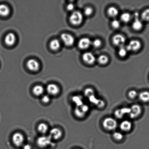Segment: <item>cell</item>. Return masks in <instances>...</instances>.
<instances>
[{"mask_svg":"<svg viewBox=\"0 0 149 149\" xmlns=\"http://www.w3.org/2000/svg\"><path fill=\"white\" fill-rule=\"evenodd\" d=\"M102 126L104 129L108 131L115 130L118 126V122L116 119L111 117H107L103 119Z\"/></svg>","mask_w":149,"mask_h":149,"instance_id":"cell-1","label":"cell"},{"mask_svg":"<svg viewBox=\"0 0 149 149\" xmlns=\"http://www.w3.org/2000/svg\"><path fill=\"white\" fill-rule=\"evenodd\" d=\"M82 14L79 11H75L71 14L70 17V21L74 26H78L81 24L83 20Z\"/></svg>","mask_w":149,"mask_h":149,"instance_id":"cell-2","label":"cell"},{"mask_svg":"<svg viewBox=\"0 0 149 149\" xmlns=\"http://www.w3.org/2000/svg\"><path fill=\"white\" fill-rule=\"evenodd\" d=\"M36 144L40 148H46L52 144V139L49 136H42L37 139L36 140Z\"/></svg>","mask_w":149,"mask_h":149,"instance_id":"cell-3","label":"cell"},{"mask_svg":"<svg viewBox=\"0 0 149 149\" xmlns=\"http://www.w3.org/2000/svg\"><path fill=\"white\" fill-rule=\"evenodd\" d=\"M130 109L131 112L129 115L131 119H134L138 118L142 113V107L139 104H133L131 107Z\"/></svg>","mask_w":149,"mask_h":149,"instance_id":"cell-4","label":"cell"},{"mask_svg":"<svg viewBox=\"0 0 149 149\" xmlns=\"http://www.w3.org/2000/svg\"><path fill=\"white\" fill-rule=\"evenodd\" d=\"M13 144L16 146H22L24 142V137L22 134L19 132L15 133L12 138Z\"/></svg>","mask_w":149,"mask_h":149,"instance_id":"cell-5","label":"cell"},{"mask_svg":"<svg viewBox=\"0 0 149 149\" xmlns=\"http://www.w3.org/2000/svg\"><path fill=\"white\" fill-rule=\"evenodd\" d=\"M112 43L115 46L123 47L126 42V39L121 34L115 35L112 38Z\"/></svg>","mask_w":149,"mask_h":149,"instance_id":"cell-6","label":"cell"},{"mask_svg":"<svg viewBox=\"0 0 149 149\" xmlns=\"http://www.w3.org/2000/svg\"><path fill=\"white\" fill-rule=\"evenodd\" d=\"M46 91L49 95L55 96L59 94L60 92V89L57 85L49 84L46 87Z\"/></svg>","mask_w":149,"mask_h":149,"instance_id":"cell-7","label":"cell"},{"mask_svg":"<svg viewBox=\"0 0 149 149\" xmlns=\"http://www.w3.org/2000/svg\"><path fill=\"white\" fill-rule=\"evenodd\" d=\"M141 43L138 40H132L126 46V49L128 51L136 52L141 49Z\"/></svg>","mask_w":149,"mask_h":149,"instance_id":"cell-8","label":"cell"},{"mask_svg":"<svg viewBox=\"0 0 149 149\" xmlns=\"http://www.w3.org/2000/svg\"><path fill=\"white\" fill-rule=\"evenodd\" d=\"M61 38L62 42L66 46H70L74 44V39L73 36L68 33H63L61 35Z\"/></svg>","mask_w":149,"mask_h":149,"instance_id":"cell-9","label":"cell"},{"mask_svg":"<svg viewBox=\"0 0 149 149\" xmlns=\"http://www.w3.org/2000/svg\"><path fill=\"white\" fill-rule=\"evenodd\" d=\"M63 132L60 128L55 127L52 128L49 131V136L52 139L58 140L62 138Z\"/></svg>","mask_w":149,"mask_h":149,"instance_id":"cell-10","label":"cell"},{"mask_svg":"<svg viewBox=\"0 0 149 149\" xmlns=\"http://www.w3.org/2000/svg\"><path fill=\"white\" fill-rule=\"evenodd\" d=\"M82 59L88 65H92L96 61V58L94 55L90 52H86L83 54Z\"/></svg>","mask_w":149,"mask_h":149,"instance_id":"cell-11","label":"cell"},{"mask_svg":"<svg viewBox=\"0 0 149 149\" xmlns=\"http://www.w3.org/2000/svg\"><path fill=\"white\" fill-rule=\"evenodd\" d=\"M92 45V42L87 38H83L80 39L78 43V46L79 49H88Z\"/></svg>","mask_w":149,"mask_h":149,"instance_id":"cell-12","label":"cell"},{"mask_svg":"<svg viewBox=\"0 0 149 149\" xmlns=\"http://www.w3.org/2000/svg\"><path fill=\"white\" fill-rule=\"evenodd\" d=\"M120 128L123 132H128L132 129V122L129 120H125L122 121L119 125Z\"/></svg>","mask_w":149,"mask_h":149,"instance_id":"cell-13","label":"cell"},{"mask_svg":"<svg viewBox=\"0 0 149 149\" xmlns=\"http://www.w3.org/2000/svg\"><path fill=\"white\" fill-rule=\"evenodd\" d=\"M27 66L30 70L36 71L39 69V64L36 60L30 59L27 61Z\"/></svg>","mask_w":149,"mask_h":149,"instance_id":"cell-14","label":"cell"},{"mask_svg":"<svg viewBox=\"0 0 149 149\" xmlns=\"http://www.w3.org/2000/svg\"><path fill=\"white\" fill-rule=\"evenodd\" d=\"M16 41L15 35L13 33H9L6 36L4 42L8 46H12L14 44Z\"/></svg>","mask_w":149,"mask_h":149,"instance_id":"cell-15","label":"cell"},{"mask_svg":"<svg viewBox=\"0 0 149 149\" xmlns=\"http://www.w3.org/2000/svg\"><path fill=\"white\" fill-rule=\"evenodd\" d=\"M32 91L35 96H39L43 95L45 90L43 86L36 85L33 87Z\"/></svg>","mask_w":149,"mask_h":149,"instance_id":"cell-16","label":"cell"},{"mask_svg":"<svg viewBox=\"0 0 149 149\" xmlns=\"http://www.w3.org/2000/svg\"><path fill=\"white\" fill-rule=\"evenodd\" d=\"M138 97L141 101L146 103L149 102V92L143 91L138 95Z\"/></svg>","mask_w":149,"mask_h":149,"instance_id":"cell-17","label":"cell"},{"mask_svg":"<svg viewBox=\"0 0 149 149\" xmlns=\"http://www.w3.org/2000/svg\"><path fill=\"white\" fill-rule=\"evenodd\" d=\"M10 9L7 6L4 4L0 5V15L6 17L10 13Z\"/></svg>","mask_w":149,"mask_h":149,"instance_id":"cell-18","label":"cell"},{"mask_svg":"<svg viewBox=\"0 0 149 149\" xmlns=\"http://www.w3.org/2000/svg\"><path fill=\"white\" fill-rule=\"evenodd\" d=\"M49 127L46 123H40L38 126V130L42 134H45L49 131Z\"/></svg>","mask_w":149,"mask_h":149,"instance_id":"cell-19","label":"cell"},{"mask_svg":"<svg viewBox=\"0 0 149 149\" xmlns=\"http://www.w3.org/2000/svg\"><path fill=\"white\" fill-rule=\"evenodd\" d=\"M61 46V43L59 40L57 39H54L51 41L49 44V47L53 50H58Z\"/></svg>","mask_w":149,"mask_h":149,"instance_id":"cell-20","label":"cell"},{"mask_svg":"<svg viewBox=\"0 0 149 149\" xmlns=\"http://www.w3.org/2000/svg\"><path fill=\"white\" fill-rule=\"evenodd\" d=\"M143 24L142 22L139 19H135V20L133 23L132 27L134 30L139 31L142 28Z\"/></svg>","mask_w":149,"mask_h":149,"instance_id":"cell-21","label":"cell"},{"mask_svg":"<svg viewBox=\"0 0 149 149\" xmlns=\"http://www.w3.org/2000/svg\"><path fill=\"white\" fill-rule=\"evenodd\" d=\"M74 112L76 116L79 118H83L84 117L86 114L79 107H76L74 109Z\"/></svg>","mask_w":149,"mask_h":149,"instance_id":"cell-22","label":"cell"},{"mask_svg":"<svg viewBox=\"0 0 149 149\" xmlns=\"http://www.w3.org/2000/svg\"><path fill=\"white\" fill-rule=\"evenodd\" d=\"M107 13L108 15L110 17H116L119 14V11L116 8L111 7L108 9Z\"/></svg>","mask_w":149,"mask_h":149,"instance_id":"cell-23","label":"cell"},{"mask_svg":"<svg viewBox=\"0 0 149 149\" xmlns=\"http://www.w3.org/2000/svg\"><path fill=\"white\" fill-rule=\"evenodd\" d=\"M72 102L75 104L77 107H79L83 104L82 99L81 96L75 95L73 96L72 98Z\"/></svg>","mask_w":149,"mask_h":149,"instance_id":"cell-24","label":"cell"},{"mask_svg":"<svg viewBox=\"0 0 149 149\" xmlns=\"http://www.w3.org/2000/svg\"><path fill=\"white\" fill-rule=\"evenodd\" d=\"M109 58L106 55H101L97 58V62L100 65H106L109 62Z\"/></svg>","mask_w":149,"mask_h":149,"instance_id":"cell-25","label":"cell"},{"mask_svg":"<svg viewBox=\"0 0 149 149\" xmlns=\"http://www.w3.org/2000/svg\"><path fill=\"white\" fill-rule=\"evenodd\" d=\"M120 19L122 21L125 23H128L130 21L131 16L129 13H124L121 15Z\"/></svg>","mask_w":149,"mask_h":149,"instance_id":"cell-26","label":"cell"},{"mask_svg":"<svg viewBox=\"0 0 149 149\" xmlns=\"http://www.w3.org/2000/svg\"><path fill=\"white\" fill-rule=\"evenodd\" d=\"M112 137L116 141H122L124 138V135L122 133L119 132H115L112 135Z\"/></svg>","mask_w":149,"mask_h":149,"instance_id":"cell-27","label":"cell"},{"mask_svg":"<svg viewBox=\"0 0 149 149\" xmlns=\"http://www.w3.org/2000/svg\"><path fill=\"white\" fill-rule=\"evenodd\" d=\"M94 91L93 90V89L90 88H86L85 90H84V94L85 96L86 97H90L93 95H94Z\"/></svg>","mask_w":149,"mask_h":149,"instance_id":"cell-28","label":"cell"},{"mask_svg":"<svg viewBox=\"0 0 149 149\" xmlns=\"http://www.w3.org/2000/svg\"><path fill=\"white\" fill-rule=\"evenodd\" d=\"M125 115L121 109H116L114 112L115 116L118 119H122Z\"/></svg>","mask_w":149,"mask_h":149,"instance_id":"cell-29","label":"cell"},{"mask_svg":"<svg viewBox=\"0 0 149 149\" xmlns=\"http://www.w3.org/2000/svg\"><path fill=\"white\" fill-rule=\"evenodd\" d=\"M141 18L146 21H149V9L143 11L141 14Z\"/></svg>","mask_w":149,"mask_h":149,"instance_id":"cell-30","label":"cell"},{"mask_svg":"<svg viewBox=\"0 0 149 149\" xmlns=\"http://www.w3.org/2000/svg\"><path fill=\"white\" fill-rule=\"evenodd\" d=\"M138 96V93L136 91L131 90L128 93V96L130 99H134L136 98L137 96Z\"/></svg>","mask_w":149,"mask_h":149,"instance_id":"cell-31","label":"cell"},{"mask_svg":"<svg viewBox=\"0 0 149 149\" xmlns=\"http://www.w3.org/2000/svg\"><path fill=\"white\" fill-rule=\"evenodd\" d=\"M127 51L126 48H124L123 47H120V49H119L118 54L121 57H124L126 56L127 53Z\"/></svg>","mask_w":149,"mask_h":149,"instance_id":"cell-32","label":"cell"},{"mask_svg":"<svg viewBox=\"0 0 149 149\" xmlns=\"http://www.w3.org/2000/svg\"><path fill=\"white\" fill-rule=\"evenodd\" d=\"M41 101L44 104H48L51 101L50 96L49 95H43L42 96Z\"/></svg>","mask_w":149,"mask_h":149,"instance_id":"cell-33","label":"cell"},{"mask_svg":"<svg viewBox=\"0 0 149 149\" xmlns=\"http://www.w3.org/2000/svg\"><path fill=\"white\" fill-rule=\"evenodd\" d=\"M111 25L113 29H118L120 26V23L119 20L117 19H114L112 20L111 23Z\"/></svg>","mask_w":149,"mask_h":149,"instance_id":"cell-34","label":"cell"},{"mask_svg":"<svg viewBox=\"0 0 149 149\" xmlns=\"http://www.w3.org/2000/svg\"><path fill=\"white\" fill-rule=\"evenodd\" d=\"M93 13V9L91 7H87L84 9V13L85 15L89 16L91 15Z\"/></svg>","mask_w":149,"mask_h":149,"instance_id":"cell-35","label":"cell"},{"mask_svg":"<svg viewBox=\"0 0 149 149\" xmlns=\"http://www.w3.org/2000/svg\"><path fill=\"white\" fill-rule=\"evenodd\" d=\"M102 45V42L101 40L99 39H96L93 41V42H92V45H93L94 47L98 48L100 47Z\"/></svg>","mask_w":149,"mask_h":149,"instance_id":"cell-36","label":"cell"},{"mask_svg":"<svg viewBox=\"0 0 149 149\" xmlns=\"http://www.w3.org/2000/svg\"><path fill=\"white\" fill-rule=\"evenodd\" d=\"M96 105L99 108H102L105 106V102L103 100H99Z\"/></svg>","mask_w":149,"mask_h":149,"instance_id":"cell-37","label":"cell"},{"mask_svg":"<svg viewBox=\"0 0 149 149\" xmlns=\"http://www.w3.org/2000/svg\"><path fill=\"white\" fill-rule=\"evenodd\" d=\"M74 6L73 4L72 3L68 4V6H67V9H68V11H72L74 9Z\"/></svg>","mask_w":149,"mask_h":149,"instance_id":"cell-38","label":"cell"},{"mask_svg":"<svg viewBox=\"0 0 149 149\" xmlns=\"http://www.w3.org/2000/svg\"><path fill=\"white\" fill-rule=\"evenodd\" d=\"M32 147L30 144H26L23 146V149H31Z\"/></svg>","mask_w":149,"mask_h":149,"instance_id":"cell-39","label":"cell"},{"mask_svg":"<svg viewBox=\"0 0 149 149\" xmlns=\"http://www.w3.org/2000/svg\"></svg>","mask_w":149,"mask_h":149,"instance_id":"cell-40","label":"cell"}]
</instances>
